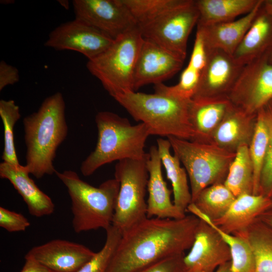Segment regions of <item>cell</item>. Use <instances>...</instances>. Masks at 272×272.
I'll return each instance as SVG.
<instances>
[{"label": "cell", "instance_id": "6da1fadb", "mask_svg": "<svg viewBox=\"0 0 272 272\" xmlns=\"http://www.w3.org/2000/svg\"><path fill=\"white\" fill-rule=\"evenodd\" d=\"M200 219L146 218L122 233L106 272H137L191 248Z\"/></svg>", "mask_w": 272, "mask_h": 272}, {"label": "cell", "instance_id": "7a4b0ae2", "mask_svg": "<svg viewBox=\"0 0 272 272\" xmlns=\"http://www.w3.org/2000/svg\"><path fill=\"white\" fill-rule=\"evenodd\" d=\"M65 104L59 92L47 97L38 110L24 118L26 164L37 179L52 175L57 149L67 137Z\"/></svg>", "mask_w": 272, "mask_h": 272}, {"label": "cell", "instance_id": "3957f363", "mask_svg": "<svg viewBox=\"0 0 272 272\" xmlns=\"http://www.w3.org/2000/svg\"><path fill=\"white\" fill-rule=\"evenodd\" d=\"M95 122L97 143L95 150L81 164L80 170L84 176L91 175L113 161L142 159L148 155L145 147L150 134L143 123L131 125L128 119L108 111L98 112Z\"/></svg>", "mask_w": 272, "mask_h": 272}, {"label": "cell", "instance_id": "277c9868", "mask_svg": "<svg viewBox=\"0 0 272 272\" xmlns=\"http://www.w3.org/2000/svg\"><path fill=\"white\" fill-rule=\"evenodd\" d=\"M114 99L137 121L147 126L150 135L192 141L194 131L188 116L190 100L155 92L132 91Z\"/></svg>", "mask_w": 272, "mask_h": 272}, {"label": "cell", "instance_id": "5b68a950", "mask_svg": "<svg viewBox=\"0 0 272 272\" xmlns=\"http://www.w3.org/2000/svg\"><path fill=\"white\" fill-rule=\"evenodd\" d=\"M55 174L67 188L76 233L106 230L112 225L120 187L117 179H110L94 187L82 180L75 171H56Z\"/></svg>", "mask_w": 272, "mask_h": 272}, {"label": "cell", "instance_id": "8992f818", "mask_svg": "<svg viewBox=\"0 0 272 272\" xmlns=\"http://www.w3.org/2000/svg\"><path fill=\"white\" fill-rule=\"evenodd\" d=\"M143 40L138 27L118 36L103 53L88 60V70L113 98L134 91V72Z\"/></svg>", "mask_w": 272, "mask_h": 272}, {"label": "cell", "instance_id": "52a82bcc", "mask_svg": "<svg viewBox=\"0 0 272 272\" xmlns=\"http://www.w3.org/2000/svg\"><path fill=\"white\" fill-rule=\"evenodd\" d=\"M174 154L183 164L190 182L192 202L206 188L224 183L236 153L212 143L167 137Z\"/></svg>", "mask_w": 272, "mask_h": 272}, {"label": "cell", "instance_id": "ba28073f", "mask_svg": "<svg viewBox=\"0 0 272 272\" xmlns=\"http://www.w3.org/2000/svg\"><path fill=\"white\" fill-rule=\"evenodd\" d=\"M149 156L148 153L142 159L122 160L115 166L114 178L120 187L112 226L121 234L147 218Z\"/></svg>", "mask_w": 272, "mask_h": 272}, {"label": "cell", "instance_id": "9c48e42d", "mask_svg": "<svg viewBox=\"0 0 272 272\" xmlns=\"http://www.w3.org/2000/svg\"><path fill=\"white\" fill-rule=\"evenodd\" d=\"M198 17L195 1L187 0L184 4L138 29L144 39L184 60L188 39L193 28L197 25Z\"/></svg>", "mask_w": 272, "mask_h": 272}, {"label": "cell", "instance_id": "30bf717a", "mask_svg": "<svg viewBox=\"0 0 272 272\" xmlns=\"http://www.w3.org/2000/svg\"><path fill=\"white\" fill-rule=\"evenodd\" d=\"M268 53L243 66L229 96L233 104L250 114H257L272 99V64Z\"/></svg>", "mask_w": 272, "mask_h": 272}, {"label": "cell", "instance_id": "8fae6325", "mask_svg": "<svg viewBox=\"0 0 272 272\" xmlns=\"http://www.w3.org/2000/svg\"><path fill=\"white\" fill-rule=\"evenodd\" d=\"M243 66L232 55L221 50L206 48L205 65L191 99H229Z\"/></svg>", "mask_w": 272, "mask_h": 272}, {"label": "cell", "instance_id": "7c38bea8", "mask_svg": "<svg viewBox=\"0 0 272 272\" xmlns=\"http://www.w3.org/2000/svg\"><path fill=\"white\" fill-rule=\"evenodd\" d=\"M72 3L76 18L114 39L138 28L122 0H74Z\"/></svg>", "mask_w": 272, "mask_h": 272}, {"label": "cell", "instance_id": "4fadbf2b", "mask_svg": "<svg viewBox=\"0 0 272 272\" xmlns=\"http://www.w3.org/2000/svg\"><path fill=\"white\" fill-rule=\"evenodd\" d=\"M114 40L90 24L75 18L51 31L44 45L57 50L75 51L91 60L105 51Z\"/></svg>", "mask_w": 272, "mask_h": 272}, {"label": "cell", "instance_id": "5bb4252c", "mask_svg": "<svg viewBox=\"0 0 272 272\" xmlns=\"http://www.w3.org/2000/svg\"><path fill=\"white\" fill-rule=\"evenodd\" d=\"M231 260L227 243L213 227L200 219L193 244L183 258L187 272H214Z\"/></svg>", "mask_w": 272, "mask_h": 272}, {"label": "cell", "instance_id": "9a60e30c", "mask_svg": "<svg viewBox=\"0 0 272 272\" xmlns=\"http://www.w3.org/2000/svg\"><path fill=\"white\" fill-rule=\"evenodd\" d=\"M184 61L170 51L144 39L134 72V91L146 85L162 83L181 70Z\"/></svg>", "mask_w": 272, "mask_h": 272}, {"label": "cell", "instance_id": "2e32d148", "mask_svg": "<svg viewBox=\"0 0 272 272\" xmlns=\"http://www.w3.org/2000/svg\"><path fill=\"white\" fill-rule=\"evenodd\" d=\"M96 252L85 245L54 239L32 248L25 258H32L52 272H77Z\"/></svg>", "mask_w": 272, "mask_h": 272}, {"label": "cell", "instance_id": "e0dca14e", "mask_svg": "<svg viewBox=\"0 0 272 272\" xmlns=\"http://www.w3.org/2000/svg\"><path fill=\"white\" fill-rule=\"evenodd\" d=\"M149 154L147 161L149 173L147 217L175 219L184 218L186 214L180 211L171 199L172 191L168 188L164 180L157 147L151 146Z\"/></svg>", "mask_w": 272, "mask_h": 272}, {"label": "cell", "instance_id": "ac0fdd59", "mask_svg": "<svg viewBox=\"0 0 272 272\" xmlns=\"http://www.w3.org/2000/svg\"><path fill=\"white\" fill-rule=\"evenodd\" d=\"M256 117L257 114L248 113L232 104L211 135L209 143L234 153L242 145L249 146Z\"/></svg>", "mask_w": 272, "mask_h": 272}, {"label": "cell", "instance_id": "d6986e66", "mask_svg": "<svg viewBox=\"0 0 272 272\" xmlns=\"http://www.w3.org/2000/svg\"><path fill=\"white\" fill-rule=\"evenodd\" d=\"M271 209V199L261 194H242L236 197L222 217L212 222L223 232L235 235Z\"/></svg>", "mask_w": 272, "mask_h": 272}, {"label": "cell", "instance_id": "ffe728a7", "mask_svg": "<svg viewBox=\"0 0 272 272\" xmlns=\"http://www.w3.org/2000/svg\"><path fill=\"white\" fill-rule=\"evenodd\" d=\"M24 165L5 162L0 164V177L8 180L26 203L29 214L37 218L52 214L55 205L51 198L40 189L29 176Z\"/></svg>", "mask_w": 272, "mask_h": 272}, {"label": "cell", "instance_id": "44dd1931", "mask_svg": "<svg viewBox=\"0 0 272 272\" xmlns=\"http://www.w3.org/2000/svg\"><path fill=\"white\" fill-rule=\"evenodd\" d=\"M263 2H259L254 9L241 18L232 21L209 25H197L207 49L221 50L232 55L254 20Z\"/></svg>", "mask_w": 272, "mask_h": 272}, {"label": "cell", "instance_id": "7402d4cb", "mask_svg": "<svg viewBox=\"0 0 272 272\" xmlns=\"http://www.w3.org/2000/svg\"><path fill=\"white\" fill-rule=\"evenodd\" d=\"M272 48V17L262 4L232 56L244 66L268 53Z\"/></svg>", "mask_w": 272, "mask_h": 272}, {"label": "cell", "instance_id": "603a6c76", "mask_svg": "<svg viewBox=\"0 0 272 272\" xmlns=\"http://www.w3.org/2000/svg\"><path fill=\"white\" fill-rule=\"evenodd\" d=\"M232 104L228 98L190 99L188 105V116L194 133L191 141L209 143L211 135Z\"/></svg>", "mask_w": 272, "mask_h": 272}, {"label": "cell", "instance_id": "cb8c5ba5", "mask_svg": "<svg viewBox=\"0 0 272 272\" xmlns=\"http://www.w3.org/2000/svg\"><path fill=\"white\" fill-rule=\"evenodd\" d=\"M157 144L167 177L172 184L173 203L180 211L185 214L187 207L192 202L187 172L184 168L181 167L178 157L175 154L171 155L170 151L171 146L168 139L159 138Z\"/></svg>", "mask_w": 272, "mask_h": 272}, {"label": "cell", "instance_id": "d4e9b609", "mask_svg": "<svg viewBox=\"0 0 272 272\" xmlns=\"http://www.w3.org/2000/svg\"><path fill=\"white\" fill-rule=\"evenodd\" d=\"M259 0L195 1L199 17L196 25H209L232 21L251 12Z\"/></svg>", "mask_w": 272, "mask_h": 272}, {"label": "cell", "instance_id": "484cf974", "mask_svg": "<svg viewBox=\"0 0 272 272\" xmlns=\"http://www.w3.org/2000/svg\"><path fill=\"white\" fill-rule=\"evenodd\" d=\"M235 235L244 238L249 245L255 272H272V228L258 218L245 231Z\"/></svg>", "mask_w": 272, "mask_h": 272}, {"label": "cell", "instance_id": "4316f807", "mask_svg": "<svg viewBox=\"0 0 272 272\" xmlns=\"http://www.w3.org/2000/svg\"><path fill=\"white\" fill-rule=\"evenodd\" d=\"M187 211L213 227L227 243L231 252V272H255L254 257L249 245L244 238L222 231L193 203L189 205Z\"/></svg>", "mask_w": 272, "mask_h": 272}, {"label": "cell", "instance_id": "83f0119b", "mask_svg": "<svg viewBox=\"0 0 272 272\" xmlns=\"http://www.w3.org/2000/svg\"><path fill=\"white\" fill-rule=\"evenodd\" d=\"M224 184L236 197L253 194V169L249 146L242 145L237 149Z\"/></svg>", "mask_w": 272, "mask_h": 272}, {"label": "cell", "instance_id": "f1b7e54d", "mask_svg": "<svg viewBox=\"0 0 272 272\" xmlns=\"http://www.w3.org/2000/svg\"><path fill=\"white\" fill-rule=\"evenodd\" d=\"M236 198L224 183H219L202 190L192 203L214 221L226 213Z\"/></svg>", "mask_w": 272, "mask_h": 272}, {"label": "cell", "instance_id": "f546056e", "mask_svg": "<svg viewBox=\"0 0 272 272\" xmlns=\"http://www.w3.org/2000/svg\"><path fill=\"white\" fill-rule=\"evenodd\" d=\"M136 21L138 27L153 21L187 0H122Z\"/></svg>", "mask_w": 272, "mask_h": 272}, {"label": "cell", "instance_id": "4dcf8cb0", "mask_svg": "<svg viewBox=\"0 0 272 272\" xmlns=\"http://www.w3.org/2000/svg\"><path fill=\"white\" fill-rule=\"evenodd\" d=\"M0 116L4 125V147L2 159L3 162L19 165L14 142V129L20 118L19 107L13 100H0Z\"/></svg>", "mask_w": 272, "mask_h": 272}, {"label": "cell", "instance_id": "1f68e13d", "mask_svg": "<svg viewBox=\"0 0 272 272\" xmlns=\"http://www.w3.org/2000/svg\"><path fill=\"white\" fill-rule=\"evenodd\" d=\"M268 144V133L263 117L257 112L256 125L249 150L253 169V194H259L261 172L264 162Z\"/></svg>", "mask_w": 272, "mask_h": 272}, {"label": "cell", "instance_id": "d6a6232c", "mask_svg": "<svg viewBox=\"0 0 272 272\" xmlns=\"http://www.w3.org/2000/svg\"><path fill=\"white\" fill-rule=\"evenodd\" d=\"M105 231L106 240L102 249L77 272H106L122 234L112 225Z\"/></svg>", "mask_w": 272, "mask_h": 272}, {"label": "cell", "instance_id": "836d02e7", "mask_svg": "<svg viewBox=\"0 0 272 272\" xmlns=\"http://www.w3.org/2000/svg\"><path fill=\"white\" fill-rule=\"evenodd\" d=\"M258 111L263 117L268 133L267 147L260 177L259 194L272 199V99Z\"/></svg>", "mask_w": 272, "mask_h": 272}, {"label": "cell", "instance_id": "e575fe53", "mask_svg": "<svg viewBox=\"0 0 272 272\" xmlns=\"http://www.w3.org/2000/svg\"><path fill=\"white\" fill-rule=\"evenodd\" d=\"M30 226L22 214L0 207V226L9 232L24 231Z\"/></svg>", "mask_w": 272, "mask_h": 272}, {"label": "cell", "instance_id": "d590c367", "mask_svg": "<svg viewBox=\"0 0 272 272\" xmlns=\"http://www.w3.org/2000/svg\"><path fill=\"white\" fill-rule=\"evenodd\" d=\"M184 253L167 257L150 264L137 272H187Z\"/></svg>", "mask_w": 272, "mask_h": 272}, {"label": "cell", "instance_id": "8d00e7d4", "mask_svg": "<svg viewBox=\"0 0 272 272\" xmlns=\"http://www.w3.org/2000/svg\"><path fill=\"white\" fill-rule=\"evenodd\" d=\"M206 61V48L200 34L196 31L188 65L201 72Z\"/></svg>", "mask_w": 272, "mask_h": 272}, {"label": "cell", "instance_id": "74e56055", "mask_svg": "<svg viewBox=\"0 0 272 272\" xmlns=\"http://www.w3.org/2000/svg\"><path fill=\"white\" fill-rule=\"evenodd\" d=\"M19 79V72L15 66L4 60L0 62V91L8 85L17 83Z\"/></svg>", "mask_w": 272, "mask_h": 272}, {"label": "cell", "instance_id": "f35d334b", "mask_svg": "<svg viewBox=\"0 0 272 272\" xmlns=\"http://www.w3.org/2000/svg\"><path fill=\"white\" fill-rule=\"evenodd\" d=\"M25 259V264L20 272H52L34 259Z\"/></svg>", "mask_w": 272, "mask_h": 272}, {"label": "cell", "instance_id": "ab89813d", "mask_svg": "<svg viewBox=\"0 0 272 272\" xmlns=\"http://www.w3.org/2000/svg\"><path fill=\"white\" fill-rule=\"evenodd\" d=\"M259 218L272 228V209L263 214Z\"/></svg>", "mask_w": 272, "mask_h": 272}, {"label": "cell", "instance_id": "60d3db41", "mask_svg": "<svg viewBox=\"0 0 272 272\" xmlns=\"http://www.w3.org/2000/svg\"><path fill=\"white\" fill-rule=\"evenodd\" d=\"M214 272H231V261L220 265Z\"/></svg>", "mask_w": 272, "mask_h": 272}, {"label": "cell", "instance_id": "b9f144b4", "mask_svg": "<svg viewBox=\"0 0 272 272\" xmlns=\"http://www.w3.org/2000/svg\"><path fill=\"white\" fill-rule=\"evenodd\" d=\"M263 6L272 17V0H263Z\"/></svg>", "mask_w": 272, "mask_h": 272}, {"label": "cell", "instance_id": "7bdbcfd3", "mask_svg": "<svg viewBox=\"0 0 272 272\" xmlns=\"http://www.w3.org/2000/svg\"><path fill=\"white\" fill-rule=\"evenodd\" d=\"M58 3L65 9L69 10L70 8L69 2L67 0H59Z\"/></svg>", "mask_w": 272, "mask_h": 272}, {"label": "cell", "instance_id": "ee69618b", "mask_svg": "<svg viewBox=\"0 0 272 272\" xmlns=\"http://www.w3.org/2000/svg\"><path fill=\"white\" fill-rule=\"evenodd\" d=\"M268 60L269 62L272 64V48L268 53Z\"/></svg>", "mask_w": 272, "mask_h": 272}]
</instances>
